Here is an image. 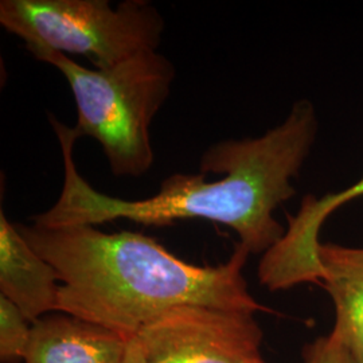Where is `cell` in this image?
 Instances as JSON below:
<instances>
[{
  "label": "cell",
  "mask_w": 363,
  "mask_h": 363,
  "mask_svg": "<svg viewBox=\"0 0 363 363\" xmlns=\"http://www.w3.org/2000/svg\"><path fill=\"white\" fill-rule=\"evenodd\" d=\"M48 117L61 147L65 181L55 205L34 216V223L96 226L124 218L169 226L210 220L233 229L250 255L267 253L286 233L273 211L296 194L291 179L310 155L319 127L311 101H296L280 125L259 138L210 145L199 162L201 174L169 175L157 194L127 201L99 193L79 175L73 159L77 130L52 113Z\"/></svg>",
  "instance_id": "6da1fadb"
},
{
  "label": "cell",
  "mask_w": 363,
  "mask_h": 363,
  "mask_svg": "<svg viewBox=\"0 0 363 363\" xmlns=\"http://www.w3.org/2000/svg\"><path fill=\"white\" fill-rule=\"evenodd\" d=\"M16 228L57 271V312L127 339L182 306L271 312L247 289L244 268L250 252L240 242L226 262L202 267L179 259L155 238L130 230L104 233L91 225L37 223Z\"/></svg>",
  "instance_id": "7a4b0ae2"
},
{
  "label": "cell",
  "mask_w": 363,
  "mask_h": 363,
  "mask_svg": "<svg viewBox=\"0 0 363 363\" xmlns=\"http://www.w3.org/2000/svg\"><path fill=\"white\" fill-rule=\"evenodd\" d=\"M57 67L73 91L79 138L97 140L117 178H140L154 164L150 127L169 99L175 66L159 52H144L109 69H86L64 52L33 54Z\"/></svg>",
  "instance_id": "3957f363"
},
{
  "label": "cell",
  "mask_w": 363,
  "mask_h": 363,
  "mask_svg": "<svg viewBox=\"0 0 363 363\" xmlns=\"http://www.w3.org/2000/svg\"><path fill=\"white\" fill-rule=\"evenodd\" d=\"M0 25L31 54L54 50L85 55L99 70L133 55L157 52L164 18L145 0H1Z\"/></svg>",
  "instance_id": "277c9868"
},
{
  "label": "cell",
  "mask_w": 363,
  "mask_h": 363,
  "mask_svg": "<svg viewBox=\"0 0 363 363\" xmlns=\"http://www.w3.org/2000/svg\"><path fill=\"white\" fill-rule=\"evenodd\" d=\"M147 363H261L262 330L255 313L182 306L136 335Z\"/></svg>",
  "instance_id": "5b68a950"
},
{
  "label": "cell",
  "mask_w": 363,
  "mask_h": 363,
  "mask_svg": "<svg viewBox=\"0 0 363 363\" xmlns=\"http://www.w3.org/2000/svg\"><path fill=\"white\" fill-rule=\"evenodd\" d=\"M359 196H363V177L337 193L320 198L306 195L298 214L288 216V229L281 240L259 259V284L272 292L307 283L322 286L320 229L334 211Z\"/></svg>",
  "instance_id": "8992f818"
},
{
  "label": "cell",
  "mask_w": 363,
  "mask_h": 363,
  "mask_svg": "<svg viewBox=\"0 0 363 363\" xmlns=\"http://www.w3.org/2000/svg\"><path fill=\"white\" fill-rule=\"evenodd\" d=\"M61 283L57 271L0 211V295L34 323L57 312Z\"/></svg>",
  "instance_id": "52a82bcc"
},
{
  "label": "cell",
  "mask_w": 363,
  "mask_h": 363,
  "mask_svg": "<svg viewBox=\"0 0 363 363\" xmlns=\"http://www.w3.org/2000/svg\"><path fill=\"white\" fill-rule=\"evenodd\" d=\"M130 339L64 312L33 323L25 363H123Z\"/></svg>",
  "instance_id": "ba28073f"
},
{
  "label": "cell",
  "mask_w": 363,
  "mask_h": 363,
  "mask_svg": "<svg viewBox=\"0 0 363 363\" xmlns=\"http://www.w3.org/2000/svg\"><path fill=\"white\" fill-rule=\"evenodd\" d=\"M322 288L335 307L334 331L345 340L355 363H363V247L320 244Z\"/></svg>",
  "instance_id": "9c48e42d"
},
{
  "label": "cell",
  "mask_w": 363,
  "mask_h": 363,
  "mask_svg": "<svg viewBox=\"0 0 363 363\" xmlns=\"http://www.w3.org/2000/svg\"><path fill=\"white\" fill-rule=\"evenodd\" d=\"M33 323L13 301L0 295V362L25 361Z\"/></svg>",
  "instance_id": "30bf717a"
},
{
  "label": "cell",
  "mask_w": 363,
  "mask_h": 363,
  "mask_svg": "<svg viewBox=\"0 0 363 363\" xmlns=\"http://www.w3.org/2000/svg\"><path fill=\"white\" fill-rule=\"evenodd\" d=\"M304 363H355L350 349L337 331L318 337L303 350Z\"/></svg>",
  "instance_id": "8fae6325"
},
{
  "label": "cell",
  "mask_w": 363,
  "mask_h": 363,
  "mask_svg": "<svg viewBox=\"0 0 363 363\" xmlns=\"http://www.w3.org/2000/svg\"><path fill=\"white\" fill-rule=\"evenodd\" d=\"M123 363H147L144 359L143 352L140 350V346L138 343L136 337L130 339L127 354H125V358H124V362Z\"/></svg>",
  "instance_id": "7c38bea8"
},
{
  "label": "cell",
  "mask_w": 363,
  "mask_h": 363,
  "mask_svg": "<svg viewBox=\"0 0 363 363\" xmlns=\"http://www.w3.org/2000/svg\"><path fill=\"white\" fill-rule=\"evenodd\" d=\"M261 363H265V361H262V362H261Z\"/></svg>",
  "instance_id": "4fadbf2b"
}]
</instances>
